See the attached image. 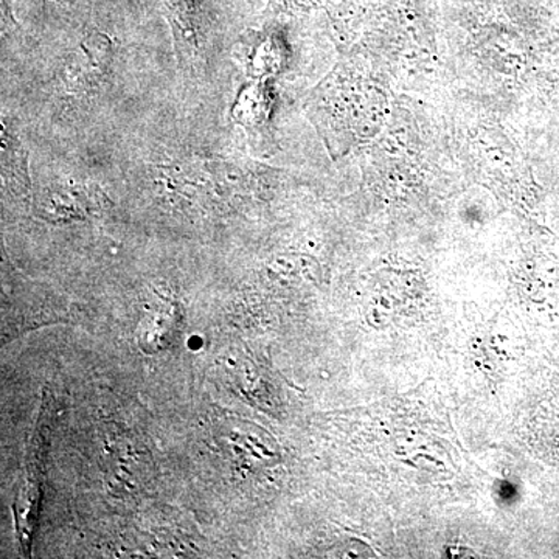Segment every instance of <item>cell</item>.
I'll use <instances>...</instances> for the list:
<instances>
[{
  "instance_id": "6da1fadb",
  "label": "cell",
  "mask_w": 559,
  "mask_h": 559,
  "mask_svg": "<svg viewBox=\"0 0 559 559\" xmlns=\"http://www.w3.org/2000/svg\"><path fill=\"white\" fill-rule=\"evenodd\" d=\"M157 180L173 197L180 200L221 204L245 198L248 171L238 162L221 157H186L164 165Z\"/></svg>"
},
{
  "instance_id": "7a4b0ae2",
  "label": "cell",
  "mask_w": 559,
  "mask_h": 559,
  "mask_svg": "<svg viewBox=\"0 0 559 559\" xmlns=\"http://www.w3.org/2000/svg\"><path fill=\"white\" fill-rule=\"evenodd\" d=\"M110 57L112 47L106 36H92L84 40L61 70L62 94L68 98L91 95L108 75Z\"/></svg>"
},
{
  "instance_id": "3957f363",
  "label": "cell",
  "mask_w": 559,
  "mask_h": 559,
  "mask_svg": "<svg viewBox=\"0 0 559 559\" xmlns=\"http://www.w3.org/2000/svg\"><path fill=\"white\" fill-rule=\"evenodd\" d=\"M46 418H39V428L35 433L33 441V454L31 465L27 469V479L21 489L20 499L16 503L17 530H20L21 543L24 550H28V544L32 543L33 530H35L36 520H38L39 500H40V479H43V451L47 443Z\"/></svg>"
},
{
  "instance_id": "277c9868",
  "label": "cell",
  "mask_w": 559,
  "mask_h": 559,
  "mask_svg": "<svg viewBox=\"0 0 559 559\" xmlns=\"http://www.w3.org/2000/svg\"><path fill=\"white\" fill-rule=\"evenodd\" d=\"M98 198H105L100 190L87 186H55L47 190L43 198L44 209L49 210L53 215H79L87 204L97 201Z\"/></svg>"
},
{
  "instance_id": "5b68a950",
  "label": "cell",
  "mask_w": 559,
  "mask_h": 559,
  "mask_svg": "<svg viewBox=\"0 0 559 559\" xmlns=\"http://www.w3.org/2000/svg\"><path fill=\"white\" fill-rule=\"evenodd\" d=\"M266 90L259 83L246 84L238 92L237 100L231 106V119L241 124L242 128L259 127L267 116Z\"/></svg>"
},
{
  "instance_id": "8992f818",
  "label": "cell",
  "mask_w": 559,
  "mask_h": 559,
  "mask_svg": "<svg viewBox=\"0 0 559 559\" xmlns=\"http://www.w3.org/2000/svg\"><path fill=\"white\" fill-rule=\"evenodd\" d=\"M173 31L191 47L198 46V28L205 0H164Z\"/></svg>"
}]
</instances>
